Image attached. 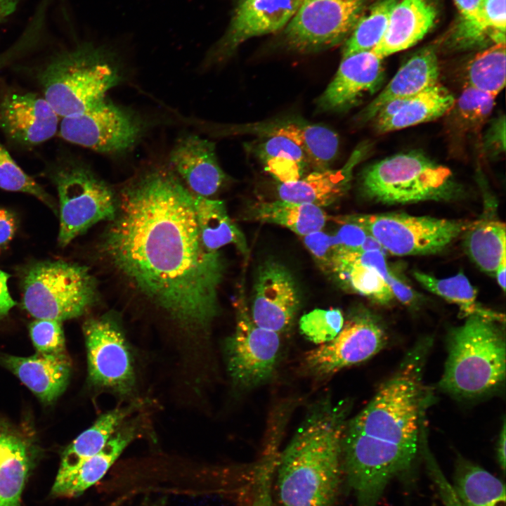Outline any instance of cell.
I'll use <instances>...</instances> for the list:
<instances>
[{
    "label": "cell",
    "mask_w": 506,
    "mask_h": 506,
    "mask_svg": "<svg viewBox=\"0 0 506 506\" xmlns=\"http://www.w3.org/2000/svg\"><path fill=\"white\" fill-rule=\"evenodd\" d=\"M229 130L234 134L286 138L304 150L313 171L329 169L338 154L339 141L336 132L325 126L298 118H278L238 124Z\"/></svg>",
    "instance_id": "cell-17"
},
{
    "label": "cell",
    "mask_w": 506,
    "mask_h": 506,
    "mask_svg": "<svg viewBox=\"0 0 506 506\" xmlns=\"http://www.w3.org/2000/svg\"><path fill=\"white\" fill-rule=\"evenodd\" d=\"M58 117L44 97L34 93L8 92L0 98V129L22 145L51 138L58 130Z\"/></svg>",
    "instance_id": "cell-18"
},
{
    "label": "cell",
    "mask_w": 506,
    "mask_h": 506,
    "mask_svg": "<svg viewBox=\"0 0 506 506\" xmlns=\"http://www.w3.org/2000/svg\"><path fill=\"white\" fill-rule=\"evenodd\" d=\"M356 292L374 301L387 304L394 298L382 275L375 268L354 261L339 265L334 271Z\"/></svg>",
    "instance_id": "cell-38"
},
{
    "label": "cell",
    "mask_w": 506,
    "mask_h": 506,
    "mask_svg": "<svg viewBox=\"0 0 506 506\" xmlns=\"http://www.w3.org/2000/svg\"><path fill=\"white\" fill-rule=\"evenodd\" d=\"M505 322L479 314L449 331L448 356L439 388L462 400L484 397L505 379Z\"/></svg>",
    "instance_id": "cell-4"
},
{
    "label": "cell",
    "mask_w": 506,
    "mask_h": 506,
    "mask_svg": "<svg viewBox=\"0 0 506 506\" xmlns=\"http://www.w3.org/2000/svg\"><path fill=\"white\" fill-rule=\"evenodd\" d=\"M368 146L361 145L351 153L346 164L337 169L316 170L301 179L280 183L278 194L281 200L311 204L319 207L330 205L349 188L353 169L368 153Z\"/></svg>",
    "instance_id": "cell-23"
},
{
    "label": "cell",
    "mask_w": 506,
    "mask_h": 506,
    "mask_svg": "<svg viewBox=\"0 0 506 506\" xmlns=\"http://www.w3.org/2000/svg\"><path fill=\"white\" fill-rule=\"evenodd\" d=\"M194 209L200 241L205 249L219 252L223 246L232 244L247 254L246 239L229 217L223 201L194 194Z\"/></svg>",
    "instance_id": "cell-28"
},
{
    "label": "cell",
    "mask_w": 506,
    "mask_h": 506,
    "mask_svg": "<svg viewBox=\"0 0 506 506\" xmlns=\"http://www.w3.org/2000/svg\"><path fill=\"white\" fill-rule=\"evenodd\" d=\"M129 410L117 408L101 415L63 451L60 468L70 467L100 452L112 437Z\"/></svg>",
    "instance_id": "cell-34"
},
{
    "label": "cell",
    "mask_w": 506,
    "mask_h": 506,
    "mask_svg": "<svg viewBox=\"0 0 506 506\" xmlns=\"http://www.w3.org/2000/svg\"><path fill=\"white\" fill-rule=\"evenodd\" d=\"M16 3V0H0V23L14 12Z\"/></svg>",
    "instance_id": "cell-54"
},
{
    "label": "cell",
    "mask_w": 506,
    "mask_h": 506,
    "mask_svg": "<svg viewBox=\"0 0 506 506\" xmlns=\"http://www.w3.org/2000/svg\"><path fill=\"white\" fill-rule=\"evenodd\" d=\"M349 404L313 405L278 455L274 472L279 506H335L343 481L342 443Z\"/></svg>",
    "instance_id": "cell-3"
},
{
    "label": "cell",
    "mask_w": 506,
    "mask_h": 506,
    "mask_svg": "<svg viewBox=\"0 0 506 506\" xmlns=\"http://www.w3.org/2000/svg\"><path fill=\"white\" fill-rule=\"evenodd\" d=\"M344 318L339 309H316L302 316L299 328L311 342L320 345L330 342L340 332Z\"/></svg>",
    "instance_id": "cell-41"
},
{
    "label": "cell",
    "mask_w": 506,
    "mask_h": 506,
    "mask_svg": "<svg viewBox=\"0 0 506 506\" xmlns=\"http://www.w3.org/2000/svg\"><path fill=\"white\" fill-rule=\"evenodd\" d=\"M464 247L470 259L483 271L493 274L506 257V229L497 220L476 221L466 231Z\"/></svg>",
    "instance_id": "cell-32"
},
{
    "label": "cell",
    "mask_w": 506,
    "mask_h": 506,
    "mask_svg": "<svg viewBox=\"0 0 506 506\" xmlns=\"http://www.w3.org/2000/svg\"><path fill=\"white\" fill-rule=\"evenodd\" d=\"M90 382L129 392L134 383L131 355L122 331L112 317L90 318L83 325Z\"/></svg>",
    "instance_id": "cell-14"
},
{
    "label": "cell",
    "mask_w": 506,
    "mask_h": 506,
    "mask_svg": "<svg viewBox=\"0 0 506 506\" xmlns=\"http://www.w3.org/2000/svg\"><path fill=\"white\" fill-rule=\"evenodd\" d=\"M30 461L25 439L11 429L0 428V506H20Z\"/></svg>",
    "instance_id": "cell-26"
},
{
    "label": "cell",
    "mask_w": 506,
    "mask_h": 506,
    "mask_svg": "<svg viewBox=\"0 0 506 506\" xmlns=\"http://www.w3.org/2000/svg\"><path fill=\"white\" fill-rule=\"evenodd\" d=\"M251 148L265 170L280 183L295 181L311 169L304 150L286 138H261Z\"/></svg>",
    "instance_id": "cell-30"
},
{
    "label": "cell",
    "mask_w": 506,
    "mask_h": 506,
    "mask_svg": "<svg viewBox=\"0 0 506 506\" xmlns=\"http://www.w3.org/2000/svg\"><path fill=\"white\" fill-rule=\"evenodd\" d=\"M505 43L493 44L478 52L466 67V85L493 97L505 84Z\"/></svg>",
    "instance_id": "cell-35"
},
{
    "label": "cell",
    "mask_w": 506,
    "mask_h": 506,
    "mask_svg": "<svg viewBox=\"0 0 506 506\" xmlns=\"http://www.w3.org/2000/svg\"><path fill=\"white\" fill-rule=\"evenodd\" d=\"M121 79L112 58L92 45L57 55L39 76L44 98L61 117L92 108L104 100Z\"/></svg>",
    "instance_id": "cell-5"
},
{
    "label": "cell",
    "mask_w": 506,
    "mask_h": 506,
    "mask_svg": "<svg viewBox=\"0 0 506 506\" xmlns=\"http://www.w3.org/2000/svg\"><path fill=\"white\" fill-rule=\"evenodd\" d=\"M304 242L316 259L327 268L331 269L338 248L335 235L319 231L304 236Z\"/></svg>",
    "instance_id": "cell-45"
},
{
    "label": "cell",
    "mask_w": 506,
    "mask_h": 506,
    "mask_svg": "<svg viewBox=\"0 0 506 506\" xmlns=\"http://www.w3.org/2000/svg\"><path fill=\"white\" fill-rule=\"evenodd\" d=\"M360 185L365 197L386 204L449 200L457 193L450 170L417 152L398 153L368 166Z\"/></svg>",
    "instance_id": "cell-7"
},
{
    "label": "cell",
    "mask_w": 506,
    "mask_h": 506,
    "mask_svg": "<svg viewBox=\"0 0 506 506\" xmlns=\"http://www.w3.org/2000/svg\"><path fill=\"white\" fill-rule=\"evenodd\" d=\"M275 458L274 455L264 453L254 466L245 487L242 506H273L272 482L277 462Z\"/></svg>",
    "instance_id": "cell-40"
},
{
    "label": "cell",
    "mask_w": 506,
    "mask_h": 506,
    "mask_svg": "<svg viewBox=\"0 0 506 506\" xmlns=\"http://www.w3.org/2000/svg\"><path fill=\"white\" fill-rule=\"evenodd\" d=\"M386 282L389 287L394 297L397 298L401 303L410 305L415 299V295L410 286L398 278L389 270Z\"/></svg>",
    "instance_id": "cell-48"
},
{
    "label": "cell",
    "mask_w": 506,
    "mask_h": 506,
    "mask_svg": "<svg viewBox=\"0 0 506 506\" xmlns=\"http://www.w3.org/2000/svg\"><path fill=\"white\" fill-rule=\"evenodd\" d=\"M0 188L33 195L54 213H58V205L52 196L18 166L1 142Z\"/></svg>",
    "instance_id": "cell-39"
},
{
    "label": "cell",
    "mask_w": 506,
    "mask_h": 506,
    "mask_svg": "<svg viewBox=\"0 0 506 506\" xmlns=\"http://www.w3.org/2000/svg\"><path fill=\"white\" fill-rule=\"evenodd\" d=\"M337 221L359 225L384 249L396 256L439 252L476 222L403 213L356 214Z\"/></svg>",
    "instance_id": "cell-9"
},
{
    "label": "cell",
    "mask_w": 506,
    "mask_h": 506,
    "mask_svg": "<svg viewBox=\"0 0 506 506\" xmlns=\"http://www.w3.org/2000/svg\"><path fill=\"white\" fill-rule=\"evenodd\" d=\"M29 330L37 352L46 354L65 353L62 321L37 319L30 324Z\"/></svg>",
    "instance_id": "cell-42"
},
{
    "label": "cell",
    "mask_w": 506,
    "mask_h": 506,
    "mask_svg": "<svg viewBox=\"0 0 506 506\" xmlns=\"http://www.w3.org/2000/svg\"><path fill=\"white\" fill-rule=\"evenodd\" d=\"M505 271H506V257H504L500 265L498 266L495 275L499 286L502 288V291H505Z\"/></svg>",
    "instance_id": "cell-56"
},
{
    "label": "cell",
    "mask_w": 506,
    "mask_h": 506,
    "mask_svg": "<svg viewBox=\"0 0 506 506\" xmlns=\"http://www.w3.org/2000/svg\"><path fill=\"white\" fill-rule=\"evenodd\" d=\"M439 77L436 46L423 47L402 64L387 85L361 112L357 119L361 123L373 119L387 103L418 94L438 84Z\"/></svg>",
    "instance_id": "cell-22"
},
{
    "label": "cell",
    "mask_w": 506,
    "mask_h": 506,
    "mask_svg": "<svg viewBox=\"0 0 506 506\" xmlns=\"http://www.w3.org/2000/svg\"><path fill=\"white\" fill-rule=\"evenodd\" d=\"M302 1L238 0L228 30L212 57L224 59L244 41L283 29Z\"/></svg>",
    "instance_id": "cell-19"
},
{
    "label": "cell",
    "mask_w": 506,
    "mask_h": 506,
    "mask_svg": "<svg viewBox=\"0 0 506 506\" xmlns=\"http://www.w3.org/2000/svg\"><path fill=\"white\" fill-rule=\"evenodd\" d=\"M169 161L186 187L196 195L210 197L226 179L214 143L195 134L184 135L177 140Z\"/></svg>",
    "instance_id": "cell-20"
},
{
    "label": "cell",
    "mask_w": 506,
    "mask_h": 506,
    "mask_svg": "<svg viewBox=\"0 0 506 506\" xmlns=\"http://www.w3.org/2000/svg\"><path fill=\"white\" fill-rule=\"evenodd\" d=\"M20 282L22 306L36 319L63 322L79 317L98 298L95 278L76 263L34 261L22 269Z\"/></svg>",
    "instance_id": "cell-6"
},
{
    "label": "cell",
    "mask_w": 506,
    "mask_h": 506,
    "mask_svg": "<svg viewBox=\"0 0 506 506\" xmlns=\"http://www.w3.org/2000/svg\"><path fill=\"white\" fill-rule=\"evenodd\" d=\"M398 0H377L364 12L345 41L342 58L372 51L383 37L391 11Z\"/></svg>",
    "instance_id": "cell-36"
},
{
    "label": "cell",
    "mask_w": 506,
    "mask_h": 506,
    "mask_svg": "<svg viewBox=\"0 0 506 506\" xmlns=\"http://www.w3.org/2000/svg\"><path fill=\"white\" fill-rule=\"evenodd\" d=\"M382 60L372 51L343 57L333 79L316 100L318 110L344 112L375 93L384 80Z\"/></svg>",
    "instance_id": "cell-16"
},
{
    "label": "cell",
    "mask_w": 506,
    "mask_h": 506,
    "mask_svg": "<svg viewBox=\"0 0 506 506\" xmlns=\"http://www.w3.org/2000/svg\"><path fill=\"white\" fill-rule=\"evenodd\" d=\"M136 432L127 428L113 435L104 448L75 465L60 468L52 487L56 497H76L100 481L134 439Z\"/></svg>",
    "instance_id": "cell-25"
},
{
    "label": "cell",
    "mask_w": 506,
    "mask_h": 506,
    "mask_svg": "<svg viewBox=\"0 0 506 506\" xmlns=\"http://www.w3.org/2000/svg\"><path fill=\"white\" fill-rule=\"evenodd\" d=\"M17 223L14 215L0 208V249L5 247L13 238Z\"/></svg>",
    "instance_id": "cell-50"
},
{
    "label": "cell",
    "mask_w": 506,
    "mask_h": 506,
    "mask_svg": "<svg viewBox=\"0 0 506 506\" xmlns=\"http://www.w3.org/2000/svg\"><path fill=\"white\" fill-rule=\"evenodd\" d=\"M368 0H303L286 25L287 46L301 53L326 50L346 41Z\"/></svg>",
    "instance_id": "cell-10"
},
{
    "label": "cell",
    "mask_w": 506,
    "mask_h": 506,
    "mask_svg": "<svg viewBox=\"0 0 506 506\" xmlns=\"http://www.w3.org/2000/svg\"><path fill=\"white\" fill-rule=\"evenodd\" d=\"M299 306L298 287L287 268L273 260L260 265L249 311L254 323L280 334L290 327Z\"/></svg>",
    "instance_id": "cell-15"
},
{
    "label": "cell",
    "mask_w": 506,
    "mask_h": 506,
    "mask_svg": "<svg viewBox=\"0 0 506 506\" xmlns=\"http://www.w3.org/2000/svg\"><path fill=\"white\" fill-rule=\"evenodd\" d=\"M420 451L422 453L428 474L445 506H465L458 498L451 483L443 473L436 460L427 448L426 441L423 442Z\"/></svg>",
    "instance_id": "cell-44"
},
{
    "label": "cell",
    "mask_w": 506,
    "mask_h": 506,
    "mask_svg": "<svg viewBox=\"0 0 506 506\" xmlns=\"http://www.w3.org/2000/svg\"><path fill=\"white\" fill-rule=\"evenodd\" d=\"M145 128L136 112L105 98L81 114L63 117L58 131L71 143L100 153L119 154L134 147Z\"/></svg>",
    "instance_id": "cell-11"
},
{
    "label": "cell",
    "mask_w": 506,
    "mask_h": 506,
    "mask_svg": "<svg viewBox=\"0 0 506 506\" xmlns=\"http://www.w3.org/2000/svg\"><path fill=\"white\" fill-rule=\"evenodd\" d=\"M381 245L371 235H367L364 242L358 249L361 252L382 251Z\"/></svg>",
    "instance_id": "cell-55"
},
{
    "label": "cell",
    "mask_w": 506,
    "mask_h": 506,
    "mask_svg": "<svg viewBox=\"0 0 506 506\" xmlns=\"http://www.w3.org/2000/svg\"><path fill=\"white\" fill-rule=\"evenodd\" d=\"M452 486L465 506H506L503 482L488 471L458 456Z\"/></svg>",
    "instance_id": "cell-29"
},
{
    "label": "cell",
    "mask_w": 506,
    "mask_h": 506,
    "mask_svg": "<svg viewBox=\"0 0 506 506\" xmlns=\"http://www.w3.org/2000/svg\"><path fill=\"white\" fill-rule=\"evenodd\" d=\"M505 445H506V426L505 422L503 421L502 429L500 430L498 443H497V460L502 472L505 470Z\"/></svg>",
    "instance_id": "cell-53"
},
{
    "label": "cell",
    "mask_w": 506,
    "mask_h": 506,
    "mask_svg": "<svg viewBox=\"0 0 506 506\" xmlns=\"http://www.w3.org/2000/svg\"><path fill=\"white\" fill-rule=\"evenodd\" d=\"M432 344L427 337L417 342L368 404L347 420L342 475L356 506H377L389 482L409 469L420 451L432 399L423 381Z\"/></svg>",
    "instance_id": "cell-2"
},
{
    "label": "cell",
    "mask_w": 506,
    "mask_h": 506,
    "mask_svg": "<svg viewBox=\"0 0 506 506\" xmlns=\"http://www.w3.org/2000/svg\"><path fill=\"white\" fill-rule=\"evenodd\" d=\"M453 1L460 13V21L477 25L486 30L481 22L479 17V5L481 0ZM486 31L488 32L487 30Z\"/></svg>",
    "instance_id": "cell-47"
},
{
    "label": "cell",
    "mask_w": 506,
    "mask_h": 506,
    "mask_svg": "<svg viewBox=\"0 0 506 506\" xmlns=\"http://www.w3.org/2000/svg\"><path fill=\"white\" fill-rule=\"evenodd\" d=\"M455 98L439 83L421 93L402 98L399 108L388 119L374 122L379 133L400 130L432 121L448 113Z\"/></svg>",
    "instance_id": "cell-27"
},
{
    "label": "cell",
    "mask_w": 506,
    "mask_h": 506,
    "mask_svg": "<svg viewBox=\"0 0 506 506\" xmlns=\"http://www.w3.org/2000/svg\"><path fill=\"white\" fill-rule=\"evenodd\" d=\"M505 118L499 117L492 124L486 134V147L495 153L505 151Z\"/></svg>",
    "instance_id": "cell-49"
},
{
    "label": "cell",
    "mask_w": 506,
    "mask_h": 506,
    "mask_svg": "<svg viewBox=\"0 0 506 506\" xmlns=\"http://www.w3.org/2000/svg\"><path fill=\"white\" fill-rule=\"evenodd\" d=\"M387 339L381 321L366 310H359L349 316L334 339L305 354L304 366L315 377H330L372 358L384 348Z\"/></svg>",
    "instance_id": "cell-13"
},
{
    "label": "cell",
    "mask_w": 506,
    "mask_h": 506,
    "mask_svg": "<svg viewBox=\"0 0 506 506\" xmlns=\"http://www.w3.org/2000/svg\"><path fill=\"white\" fill-rule=\"evenodd\" d=\"M0 364L45 403H52L64 392L71 374V363L66 353L37 352L28 357L0 353Z\"/></svg>",
    "instance_id": "cell-21"
},
{
    "label": "cell",
    "mask_w": 506,
    "mask_h": 506,
    "mask_svg": "<svg viewBox=\"0 0 506 506\" xmlns=\"http://www.w3.org/2000/svg\"><path fill=\"white\" fill-rule=\"evenodd\" d=\"M236 308L235 328L225 346L227 367L233 383L249 389L272 377L279 356L280 339L278 333L254 323L242 297Z\"/></svg>",
    "instance_id": "cell-12"
},
{
    "label": "cell",
    "mask_w": 506,
    "mask_h": 506,
    "mask_svg": "<svg viewBox=\"0 0 506 506\" xmlns=\"http://www.w3.org/2000/svg\"><path fill=\"white\" fill-rule=\"evenodd\" d=\"M342 223L335 235L338 248L346 250H358L364 242L368 233L359 225L349 222L338 221Z\"/></svg>",
    "instance_id": "cell-46"
},
{
    "label": "cell",
    "mask_w": 506,
    "mask_h": 506,
    "mask_svg": "<svg viewBox=\"0 0 506 506\" xmlns=\"http://www.w3.org/2000/svg\"><path fill=\"white\" fill-rule=\"evenodd\" d=\"M9 278L8 273L0 269V319L6 317L16 304L8 290Z\"/></svg>",
    "instance_id": "cell-51"
},
{
    "label": "cell",
    "mask_w": 506,
    "mask_h": 506,
    "mask_svg": "<svg viewBox=\"0 0 506 506\" xmlns=\"http://www.w3.org/2000/svg\"><path fill=\"white\" fill-rule=\"evenodd\" d=\"M252 213L260 221L285 226L301 236L321 231L327 221L321 207L281 200L257 202Z\"/></svg>",
    "instance_id": "cell-31"
},
{
    "label": "cell",
    "mask_w": 506,
    "mask_h": 506,
    "mask_svg": "<svg viewBox=\"0 0 506 506\" xmlns=\"http://www.w3.org/2000/svg\"><path fill=\"white\" fill-rule=\"evenodd\" d=\"M100 248L136 290L181 325L202 329L217 315L223 261L202 246L194 194L172 172L150 171L122 188Z\"/></svg>",
    "instance_id": "cell-1"
},
{
    "label": "cell",
    "mask_w": 506,
    "mask_h": 506,
    "mask_svg": "<svg viewBox=\"0 0 506 506\" xmlns=\"http://www.w3.org/2000/svg\"><path fill=\"white\" fill-rule=\"evenodd\" d=\"M437 13L430 0H398L383 37L372 51L383 59L414 46L432 28Z\"/></svg>",
    "instance_id": "cell-24"
},
{
    "label": "cell",
    "mask_w": 506,
    "mask_h": 506,
    "mask_svg": "<svg viewBox=\"0 0 506 506\" xmlns=\"http://www.w3.org/2000/svg\"><path fill=\"white\" fill-rule=\"evenodd\" d=\"M58 195V242L65 247L96 223L112 220L117 197L89 167L72 160L56 163L48 174Z\"/></svg>",
    "instance_id": "cell-8"
},
{
    "label": "cell",
    "mask_w": 506,
    "mask_h": 506,
    "mask_svg": "<svg viewBox=\"0 0 506 506\" xmlns=\"http://www.w3.org/2000/svg\"><path fill=\"white\" fill-rule=\"evenodd\" d=\"M162 500H147L144 504H143L141 506H162L163 504Z\"/></svg>",
    "instance_id": "cell-57"
},
{
    "label": "cell",
    "mask_w": 506,
    "mask_h": 506,
    "mask_svg": "<svg viewBox=\"0 0 506 506\" xmlns=\"http://www.w3.org/2000/svg\"><path fill=\"white\" fill-rule=\"evenodd\" d=\"M31 38L30 37L23 38L16 44L11 47L10 49L0 54V70L16 59L25 51H26L31 45Z\"/></svg>",
    "instance_id": "cell-52"
},
{
    "label": "cell",
    "mask_w": 506,
    "mask_h": 506,
    "mask_svg": "<svg viewBox=\"0 0 506 506\" xmlns=\"http://www.w3.org/2000/svg\"><path fill=\"white\" fill-rule=\"evenodd\" d=\"M505 0H481L479 17L493 44L505 43Z\"/></svg>",
    "instance_id": "cell-43"
},
{
    "label": "cell",
    "mask_w": 506,
    "mask_h": 506,
    "mask_svg": "<svg viewBox=\"0 0 506 506\" xmlns=\"http://www.w3.org/2000/svg\"><path fill=\"white\" fill-rule=\"evenodd\" d=\"M495 98L486 93L465 86L450 110L453 128L462 135L479 132L491 114Z\"/></svg>",
    "instance_id": "cell-37"
},
{
    "label": "cell",
    "mask_w": 506,
    "mask_h": 506,
    "mask_svg": "<svg viewBox=\"0 0 506 506\" xmlns=\"http://www.w3.org/2000/svg\"><path fill=\"white\" fill-rule=\"evenodd\" d=\"M413 276L428 291L457 304L466 316L479 314L505 322L504 315L482 308L478 304L476 290L462 271L446 278H437L417 271L413 272Z\"/></svg>",
    "instance_id": "cell-33"
}]
</instances>
